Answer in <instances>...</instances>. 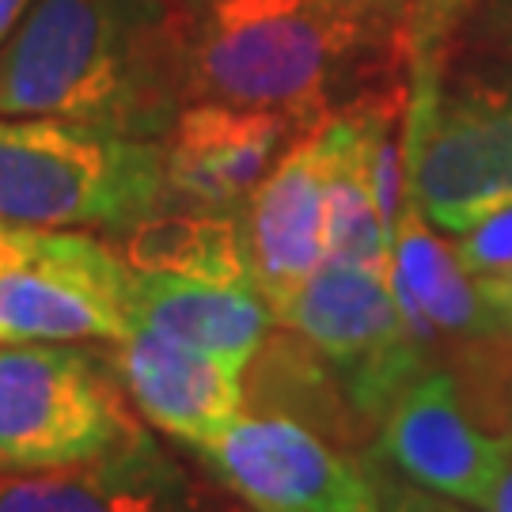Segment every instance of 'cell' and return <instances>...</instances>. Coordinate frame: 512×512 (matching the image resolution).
<instances>
[{
  "label": "cell",
  "instance_id": "6da1fadb",
  "mask_svg": "<svg viewBox=\"0 0 512 512\" xmlns=\"http://www.w3.org/2000/svg\"><path fill=\"white\" fill-rule=\"evenodd\" d=\"M186 107L183 12L167 0H35L0 46V118L164 141Z\"/></svg>",
  "mask_w": 512,
  "mask_h": 512
},
{
  "label": "cell",
  "instance_id": "7a4b0ae2",
  "mask_svg": "<svg viewBox=\"0 0 512 512\" xmlns=\"http://www.w3.org/2000/svg\"><path fill=\"white\" fill-rule=\"evenodd\" d=\"M190 103L270 110L304 137L346 69L384 42L327 0H205L183 12Z\"/></svg>",
  "mask_w": 512,
  "mask_h": 512
},
{
  "label": "cell",
  "instance_id": "3957f363",
  "mask_svg": "<svg viewBox=\"0 0 512 512\" xmlns=\"http://www.w3.org/2000/svg\"><path fill=\"white\" fill-rule=\"evenodd\" d=\"M160 205V141L65 118H0V220L126 232Z\"/></svg>",
  "mask_w": 512,
  "mask_h": 512
},
{
  "label": "cell",
  "instance_id": "277c9868",
  "mask_svg": "<svg viewBox=\"0 0 512 512\" xmlns=\"http://www.w3.org/2000/svg\"><path fill=\"white\" fill-rule=\"evenodd\" d=\"M114 361L73 342L0 346V478L95 463L145 433Z\"/></svg>",
  "mask_w": 512,
  "mask_h": 512
},
{
  "label": "cell",
  "instance_id": "5b68a950",
  "mask_svg": "<svg viewBox=\"0 0 512 512\" xmlns=\"http://www.w3.org/2000/svg\"><path fill=\"white\" fill-rule=\"evenodd\" d=\"M406 194L452 236L512 205V65L456 80L414 73Z\"/></svg>",
  "mask_w": 512,
  "mask_h": 512
},
{
  "label": "cell",
  "instance_id": "8992f818",
  "mask_svg": "<svg viewBox=\"0 0 512 512\" xmlns=\"http://www.w3.org/2000/svg\"><path fill=\"white\" fill-rule=\"evenodd\" d=\"M133 270L103 239L0 220V346L122 342Z\"/></svg>",
  "mask_w": 512,
  "mask_h": 512
},
{
  "label": "cell",
  "instance_id": "52a82bcc",
  "mask_svg": "<svg viewBox=\"0 0 512 512\" xmlns=\"http://www.w3.org/2000/svg\"><path fill=\"white\" fill-rule=\"evenodd\" d=\"M330 365L338 391L361 421L376 425L425 368V346L406 330L391 274L327 258L277 311Z\"/></svg>",
  "mask_w": 512,
  "mask_h": 512
},
{
  "label": "cell",
  "instance_id": "ba28073f",
  "mask_svg": "<svg viewBox=\"0 0 512 512\" xmlns=\"http://www.w3.org/2000/svg\"><path fill=\"white\" fill-rule=\"evenodd\" d=\"M194 452L255 512H365L376 501L365 463L285 414H239Z\"/></svg>",
  "mask_w": 512,
  "mask_h": 512
},
{
  "label": "cell",
  "instance_id": "9c48e42d",
  "mask_svg": "<svg viewBox=\"0 0 512 512\" xmlns=\"http://www.w3.org/2000/svg\"><path fill=\"white\" fill-rule=\"evenodd\" d=\"M372 456L421 490L486 509L512 456V437L478 429L456 380L429 368L384 414Z\"/></svg>",
  "mask_w": 512,
  "mask_h": 512
},
{
  "label": "cell",
  "instance_id": "30bf717a",
  "mask_svg": "<svg viewBox=\"0 0 512 512\" xmlns=\"http://www.w3.org/2000/svg\"><path fill=\"white\" fill-rule=\"evenodd\" d=\"M300 141L293 122L270 110L190 103L164 145L167 205L243 213L281 148Z\"/></svg>",
  "mask_w": 512,
  "mask_h": 512
},
{
  "label": "cell",
  "instance_id": "8fae6325",
  "mask_svg": "<svg viewBox=\"0 0 512 512\" xmlns=\"http://www.w3.org/2000/svg\"><path fill=\"white\" fill-rule=\"evenodd\" d=\"M110 361L137 414L186 448L209 444L243 414V368L160 330L133 327Z\"/></svg>",
  "mask_w": 512,
  "mask_h": 512
},
{
  "label": "cell",
  "instance_id": "7c38bea8",
  "mask_svg": "<svg viewBox=\"0 0 512 512\" xmlns=\"http://www.w3.org/2000/svg\"><path fill=\"white\" fill-rule=\"evenodd\" d=\"M255 289L281 311L323 262V145L319 129L304 133L243 205Z\"/></svg>",
  "mask_w": 512,
  "mask_h": 512
},
{
  "label": "cell",
  "instance_id": "4fadbf2b",
  "mask_svg": "<svg viewBox=\"0 0 512 512\" xmlns=\"http://www.w3.org/2000/svg\"><path fill=\"white\" fill-rule=\"evenodd\" d=\"M0 512H202L186 471L152 440L65 471L0 478Z\"/></svg>",
  "mask_w": 512,
  "mask_h": 512
},
{
  "label": "cell",
  "instance_id": "5bb4252c",
  "mask_svg": "<svg viewBox=\"0 0 512 512\" xmlns=\"http://www.w3.org/2000/svg\"><path fill=\"white\" fill-rule=\"evenodd\" d=\"M391 289L406 330L429 349L437 334L501 342V323L486 308L478 281L456 258V247L429 228L421 205L406 194V205L391 236Z\"/></svg>",
  "mask_w": 512,
  "mask_h": 512
},
{
  "label": "cell",
  "instance_id": "9a60e30c",
  "mask_svg": "<svg viewBox=\"0 0 512 512\" xmlns=\"http://www.w3.org/2000/svg\"><path fill=\"white\" fill-rule=\"evenodd\" d=\"M129 323L160 330L175 342L247 368L277 323V311L251 285H202L186 277L133 274Z\"/></svg>",
  "mask_w": 512,
  "mask_h": 512
},
{
  "label": "cell",
  "instance_id": "2e32d148",
  "mask_svg": "<svg viewBox=\"0 0 512 512\" xmlns=\"http://www.w3.org/2000/svg\"><path fill=\"white\" fill-rule=\"evenodd\" d=\"M118 255L133 274L186 277L202 285H251V251L243 213L160 205L156 213L118 232Z\"/></svg>",
  "mask_w": 512,
  "mask_h": 512
},
{
  "label": "cell",
  "instance_id": "e0dca14e",
  "mask_svg": "<svg viewBox=\"0 0 512 512\" xmlns=\"http://www.w3.org/2000/svg\"><path fill=\"white\" fill-rule=\"evenodd\" d=\"M323 145V243L334 262H357L391 274V239L372 198L365 148L353 110H338L319 126Z\"/></svg>",
  "mask_w": 512,
  "mask_h": 512
},
{
  "label": "cell",
  "instance_id": "ac0fdd59",
  "mask_svg": "<svg viewBox=\"0 0 512 512\" xmlns=\"http://www.w3.org/2000/svg\"><path fill=\"white\" fill-rule=\"evenodd\" d=\"M456 258L471 277H490L512 270V205L482 217L475 228L459 232Z\"/></svg>",
  "mask_w": 512,
  "mask_h": 512
},
{
  "label": "cell",
  "instance_id": "d6986e66",
  "mask_svg": "<svg viewBox=\"0 0 512 512\" xmlns=\"http://www.w3.org/2000/svg\"><path fill=\"white\" fill-rule=\"evenodd\" d=\"M365 471L372 490H376L380 512H463L459 501H448V497L433 494V490H421L414 482H406L403 475H395L376 456L365 459Z\"/></svg>",
  "mask_w": 512,
  "mask_h": 512
},
{
  "label": "cell",
  "instance_id": "ffe728a7",
  "mask_svg": "<svg viewBox=\"0 0 512 512\" xmlns=\"http://www.w3.org/2000/svg\"><path fill=\"white\" fill-rule=\"evenodd\" d=\"M327 4L353 19L357 27H365L368 35L384 46L406 35L410 12H414V0H327Z\"/></svg>",
  "mask_w": 512,
  "mask_h": 512
},
{
  "label": "cell",
  "instance_id": "44dd1931",
  "mask_svg": "<svg viewBox=\"0 0 512 512\" xmlns=\"http://www.w3.org/2000/svg\"><path fill=\"white\" fill-rule=\"evenodd\" d=\"M475 281H478L482 300H486V308L497 315L501 334H505V323L512 319V270H505V274H490V277H475Z\"/></svg>",
  "mask_w": 512,
  "mask_h": 512
},
{
  "label": "cell",
  "instance_id": "7402d4cb",
  "mask_svg": "<svg viewBox=\"0 0 512 512\" xmlns=\"http://www.w3.org/2000/svg\"><path fill=\"white\" fill-rule=\"evenodd\" d=\"M35 0H0V46L16 35V27L23 23V16L31 12Z\"/></svg>",
  "mask_w": 512,
  "mask_h": 512
},
{
  "label": "cell",
  "instance_id": "603a6c76",
  "mask_svg": "<svg viewBox=\"0 0 512 512\" xmlns=\"http://www.w3.org/2000/svg\"><path fill=\"white\" fill-rule=\"evenodd\" d=\"M482 512H512V456H509V463H505L501 478H497L494 494H490V505Z\"/></svg>",
  "mask_w": 512,
  "mask_h": 512
},
{
  "label": "cell",
  "instance_id": "cb8c5ba5",
  "mask_svg": "<svg viewBox=\"0 0 512 512\" xmlns=\"http://www.w3.org/2000/svg\"><path fill=\"white\" fill-rule=\"evenodd\" d=\"M167 4H175L179 12H186V8H198V4H205V0H167Z\"/></svg>",
  "mask_w": 512,
  "mask_h": 512
},
{
  "label": "cell",
  "instance_id": "d4e9b609",
  "mask_svg": "<svg viewBox=\"0 0 512 512\" xmlns=\"http://www.w3.org/2000/svg\"><path fill=\"white\" fill-rule=\"evenodd\" d=\"M501 342H505V346L512 349V319H509V323H505V334H501Z\"/></svg>",
  "mask_w": 512,
  "mask_h": 512
},
{
  "label": "cell",
  "instance_id": "484cf974",
  "mask_svg": "<svg viewBox=\"0 0 512 512\" xmlns=\"http://www.w3.org/2000/svg\"><path fill=\"white\" fill-rule=\"evenodd\" d=\"M505 35H509V54H512V12L505 16ZM509 61H512V57H509Z\"/></svg>",
  "mask_w": 512,
  "mask_h": 512
},
{
  "label": "cell",
  "instance_id": "4316f807",
  "mask_svg": "<svg viewBox=\"0 0 512 512\" xmlns=\"http://www.w3.org/2000/svg\"><path fill=\"white\" fill-rule=\"evenodd\" d=\"M365 512H380V501H372V505H368Z\"/></svg>",
  "mask_w": 512,
  "mask_h": 512
},
{
  "label": "cell",
  "instance_id": "83f0119b",
  "mask_svg": "<svg viewBox=\"0 0 512 512\" xmlns=\"http://www.w3.org/2000/svg\"><path fill=\"white\" fill-rule=\"evenodd\" d=\"M251 512H255V509H251Z\"/></svg>",
  "mask_w": 512,
  "mask_h": 512
}]
</instances>
